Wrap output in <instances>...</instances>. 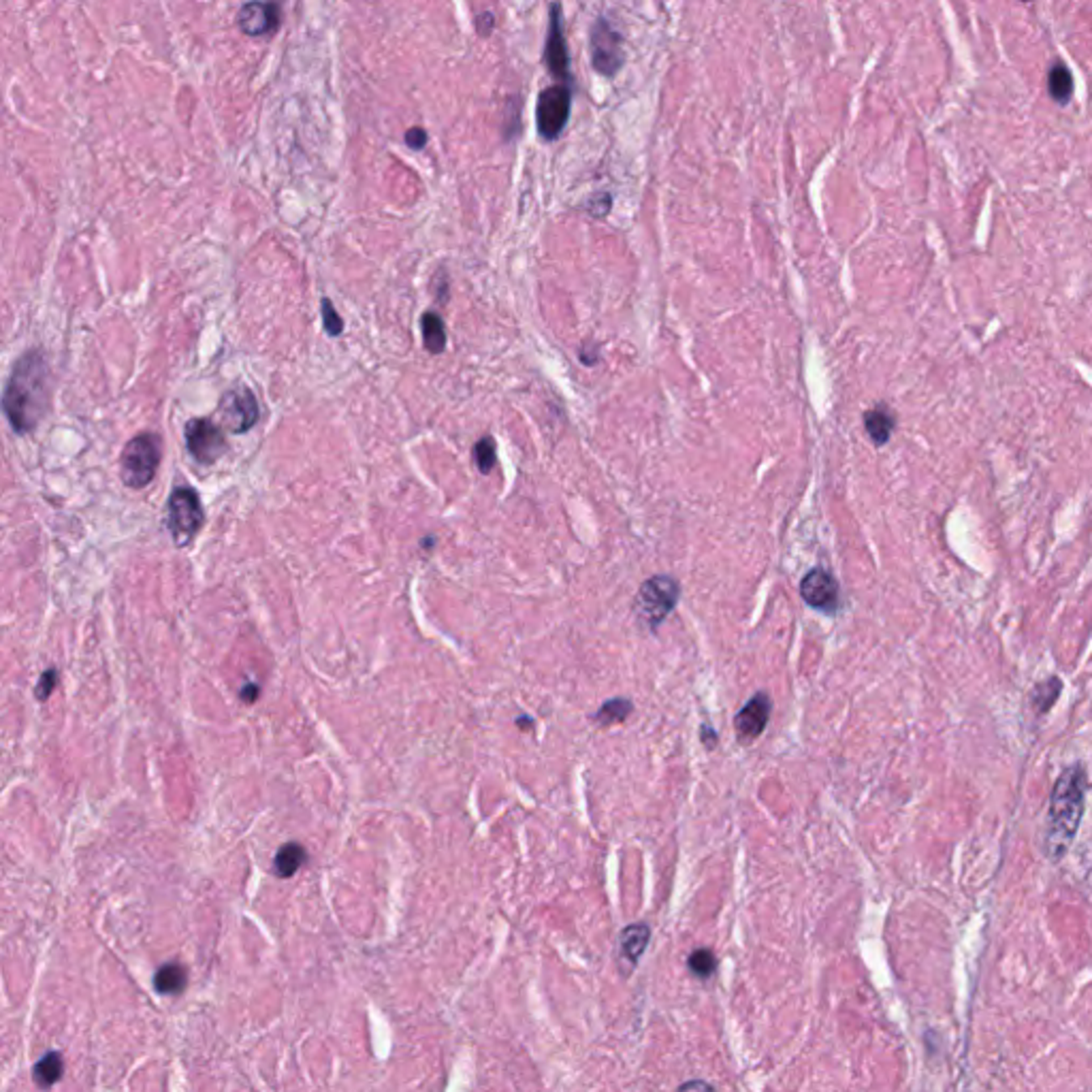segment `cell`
Listing matches in <instances>:
<instances>
[{
  "label": "cell",
  "instance_id": "obj_23",
  "mask_svg": "<svg viewBox=\"0 0 1092 1092\" xmlns=\"http://www.w3.org/2000/svg\"><path fill=\"white\" fill-rule=\"evenodd\" d=\"M474 459H476V465L482 474H489L491 470L496 468L497 461V450H496V440L493 438H482L478 440V444L474 446Z\"/></svg>",
  "mask_w": 1092,
  "mask_h": 1092
},
{
  "label": "cell",
  "instance_id": "obj_21",
  "mask_svg": "<svg viewBox=\"0 0 1092 1092\" xmlns=\"http://www.w3.org/2000/svg\"><path fill=\"white\" fill-rule=\"evenodd\" d=\"M1060 687H1063V683H1060V679H1056V676L1043 680V683H1039V685L1035 687V691H1032V706H1035L1037 713H1046V711H1050L1052 704H1054L1056 698L1060 696Z\"/></svg>",
  "mask_w": 1092,
  "mask_h": 1092
},
{
  "label": "cell",
  "instance_id": "obj_20",
  "mask_svg": "<svg viewBox=\"0 0 1092 1092\" xmlns=\"http://www.w3.org/2000/svg\"><path fill=\"white\" fill-rule=\"evenodd\" d=\"M62 1058L58 1052H50V1054L43 1056L37 1064H34L33 1069V1078L37 1082V1086L41 1088H50L60 1079L62 1075Z\"/></svg>",
  "mask_w": 1092,
  "mask_h": 1092
},
{
  "label": "cell",
  "instance_id": "obj_10",
  "mask_svg": "<svg viewBox=\"0 0 1092 1092\" xmlns=\"http://www.w3.org/2000/svg\"><path fill=\"white\" fill-rule=\"evenodd\" d=\"M801 596L815 611L834 612L838 608V583L826 570H811L801 580Z\"/></svg>",
  "mask_w": 1092,
  "mask_h": 1092
},
{
  "label": "cell",
  "instance_id": "obj_5",
  "mask_svg": "<svg viewBox=\"0 0 1092 1092\" xmlns=\"http://www.w3.org/2000/svg\"><path fill=\"white\" fill-rule=\"evenodd\" d=\"M203 521V506H201L197 491L190 489V486H180V489L173 491L167 504V525L173 542L177 546L188 544L197 536Z\"/></svg>",
  "mask_w": 1092,
  "mask_h": 1092
},
{
  "label": "cell",
  "instance_id": "obj_15",
  "mask_svg": "<svg viewBox=\"0 0 1092 1092\" xmlns=\"http://www.w3.org/2000/svg\"><path fill=\"white\" fill-rule=\"evenodd\" d=\"M648 937H651V931H648L647 924H632L627 928H623V932H621V956L625 960H630L632 964L638 963V958L648 945Z\"/></svg>",
  "mask_w": 1092,
  "mask_h": 1092
},
{
  "label": "cell",
  "instance_id": "obj_18",
  "mask_svg": "<svg viewBox=\"0 0 1092 1092\" xmlns=\"http://www.w3.org/2000/svg\"><path fill=\"white\" fill-rule=\"evenodd\" d=\"M1047 86H1050V97L1058 105H1067L1074 97V75L1063 62H1054L1047 75Z\"/></svg>",
  "mask_w": 1092,
  "mask_h": 1092
},
{
  "label": "cell",
  "instance_id": "obj_11",
  "mask_svg": "<svg viewBox=\"0 0 1092 1092\" xmlns=\"http://www.w3.org/2000/svg\"><path fill=\"white\" fill-rule=\"evenodd\" d=\"M770 711H773V700H770V696L764 694V691L755 694L734 717V727H736V734H738V741L753 743L755 738L766 730V726H769Z\"/></svg>",
  "mask_w": 1092,
  "mask_h": 1092
},
{
  "label": "cell",
  "instance_id": "obj_29",
  "mask_svg": "<svg viewBox=\"0 0 1092 1092\" xmlns=\"http://www.w3.org/2000/svg\"><path fill=\"white\" fill-rule=\"evenodd\" d=\"M496 29V18L493 13H480L476 18V30L480 37H489L491 30Z\"/></svg>",
  "mask_w": 1092,
  "mask_h": 1092
},
{
  "label": "cell",
  "instance_id": "obj_3",
  "mask_svg": "<svg viewBox=\"0 0 1092 1092\" xmlns=\"http://www.w3.org/2000/svg\"><path fill=\"white\" fill-rule=\"evenodd\" d=\"M158 463H160V438L148 431L134 435L120 459L122 480L130 489H144L152 482Z\"/></svg>",
  "mask_w": 1092,
  "mask_h": 1092
},
{
  "label": "cell",
  "instance_id": "obj_27",
  "mask_svg": "<svg viewBox=\"0 0 1092 1092\" xmlns=\"http://www.w3.org/2000/svg\"><path fill=\"white\" fill-rule=\"evenodd\" d=\"M611 201H612V197L608 195V192H597V195H593L591 199H589L587 209L596 218H602V216H606L608 209H611Z\"/></svg>",
  "mask_w": 1092,
  "mask_h": 1092
},
{
  "label": "cell",
  "instance_id": "obj_2",
  "mask_svg": "<svg viewBox=\"0 0 1092 1092\" xmlns=\"http://www.w3.org/2000/svg\"><path fill=\"white\" fill-rule=\"evenodd\" d=\"M1086 785V773L1079 764H1074L1060 774L1052 790L1047 830L1043 838V848L1052 860H1060L1069 852L1074 837L1078 834V826L1084 815Z\"/></svg>",
  "mask_w": 1092,
  "mask_h": 1092
},
{
  "label": "cell",
  "instance_id": "obj_28",
  "mask_svg": "<svg viewBox=\"0 0 1092 1092\" xmlns=\"http://www.w3.org/2000/svg\"><path fill=\"white\" fill-rule=\"evenodd\" d=\"M406 145L412 150H423L427 145V133L421 126H412L406 133Z\"/></svg>",
  "mask_w": 1092,
  "mask_h": 1092
},
{
  "label": "cell",
  "instance_id": "obj_16",
  "mask_svg": "<svg viewBox=\"0 0 1092 1092\" xmlns=\"http://www.w3.org/2000/svg\"><path fill=\"white\" fill-rule=\"evenodd\" d=\"M186 984H188V971L180 963L165 964V967L158 969L156 977H154V986L160 995H180V992H184Z\"/></svg>",
  "mask_w": 1092,
  "mask_h": 1092
},
{
  "label": "cell",
  "instance_id": "obj_9",
  "mask_svg": "<svg viewBox=\"0 0 1092 1092\" xmlns=\"http://www.w3.org/2000/svg\"><path fill=\"white\" fill-rule=\"evenodd\" d=\"M186 446L197 461L209 465L227 453V438L209 418H192L186 425Z\"/></svg>",
  "mask_w": 1092,
  "mask_h": 1092
},
{
  "label": "cell",
  "instance_id": "obj_4",
  "mask_svg": "<svg viewBox=\"0 0 1092 1092\" xmlns=\"http://www.w3.org/2000/svg\"><path fill=\"white\" fill-rule=\"evenodd\" d=\"M680 597L679 583L672 576H653L643 583L636 596V615L647 627L655 630L675 611Z\"/></svg>",
  "mask_w": 1092,
  "mask_h": 1092
},
{
  "label": "cell",
  "instance_id": "obj_6",
  "mask_svg": "<svg viewBox=\"0 0 1092 1092\" xmlns=\"http://www.w3.org/2000/svg\"><path fill=\"white\" fill-rule=\"evenodd\" d=\"M570 109H572L570 86H549L538 94L536 124L542 139L553 141L559 137L570 120Z\"/></svg>",
  "mask_w": 1092,
  "mask_h": 1092
},
{
  "label": "cell",
  "instance_id": "obj_31",
  "mask_svg": "<svg viewBox=\"0 0 1092 1092\" xmlns=\"http://www.w3.org/2000/svg\"><path fill=\"white\" fill-rule=\"evenodd\" d=\"M256 696H259V687H255V685L244 687V691H241V698L248 700V702H252V700H255Z\"/></svg>",
  "mask_w": 1092,
  "mask_h": 1092
},
{
  "label": "cell",
  "instance_id": "obj_24",
  "mask_svg": "<svg viewBox=\"0 0 1092 1092\" xmlns=\"http://www.w3.org/2000/svg\"><path fill=\"white\" fill-rule=\"evenodd\" d=\"M715 967H717V960H715L711 949H696V952L691 953L690 969L698 977H711L713 975Z\"/></svg>",
  "mask_w": 1092,
  "mask_h": 1092
},
{
  "label": "cell",
  "instance_id": "obj_1",
  "mask_svg": "<svg viewBox=\"0 0 1092 1092\" xmlns=\"http://www.w3.org/2000/svg\"><path fill=\"white\" fill-rule=\"evenodd\" d=\"M50 406V367L41 352H26L13 367L5 395L3 410L15 431L26 433L34 429Z\"/></svg>",
  "mask_w": 1092,
  "mask_h": 1092
},
{
  "label": "cell",
  "instance_id": "obj_7",
  "mask_svg": "<svg viewBox=\"0 0 1092 1092\" xmlns=\"http://www.w3.org/2000/svg\"><path fill=\"white\" fill-rule=\"evenodd\" d=\"M589 47H591V65L597 73L606 75V77L619 73L625 60L623 37L612 29L608 19L600 18L593 24L591 34H589Z\"/></svg>",
  "mask_w": 1092,
  "mask_h": 1092
},
{
  "label": "cell",
  "instance_id": "obj_30",
  "mask_svg": "<svg viewBox=\"0 0 1092 1092\" xmlns=\"http://www.w3.org/2000/svg\"><path fill=\"white\" fill-rule=\"evenodd\" d=\"M679 1092H715V1090L708 1086L706 1082H702V1079H691V1082L683 1084V1086L679 1088Z\"/></svg>",
  "mask_w": 1092,
  "mask_h": 1092
},
{
  "label": "cell",
  "instance_id": "obj_14",
  "mask_svg": "<svg viewBox=\"0 0 1092 1092\" xmlns=\"http://www.w3.org/2000/svg\"><path fill=\"white\" fill-rule=\"evenodd\" d=\"M864 427L870 440L875 442V446L888 444L894 431V414L885 406L873 407V410H869L864 414Z\"/></svg>",
  "mask_w": 1092,
  "mask_h": 1092
},
{
  "label": "cell",
  "instance_id": "obj_13",
  "mask_svg": "<svg viewBox=\"0 0 1092 1092\" xmlns=\"http://www.w3.org/2000/svg\"><path fill=\"white\" fill-rule=\"evenodd\" d=\"M546 65L555 77L570 79V56L565 45L564 29H561V7L551 5V22H549V39H546Z\"/></svg>",
  "mask_w": 1092,
  "mask_h": 1092
},
{
  "label": "cell",
  "instance_id": "obj_26",
  "mask_svg": "<svg viewBox=\"0 0 1092 1092\" xmlns=\"http://www.w3.org/2000/svg\"><path fill=\"white\" fill-rule=\"evenodd\" d=\"M56 680H58V675H56V670H54V668H50V670L43 672L41 680H39V685L34 687V696H37V698L41 700V702H43V700L50 698L51 691H54V687H56Z\"/></svg>",
  "mask_w": 1092,
  "mask_h": 1092
},
{
  "label": "cell",
  "instance_id": "obj_22",
  "mask_svg": "<svg viewBox=\"0 0 1092 1092\" xmlns=\"http://www.w3.org/2000/svg\"><path fill=\"white\" fill-rule=\"evenodd\" d=\"M632 708L634 706H632L630 700H623V698L608 700V702L597 711L596 722H600L602 726H612V723L623 722V719L632 713Z\"/></svg>",
  "mask_w": 1092,
  "mask_h": 1092
},
{
  "label": "cell",
  "instance_id": "obj_19",
  "mask_svg": "<svg viewBox=\"0 0 1092 1092\" xmlns=\"http://www.w3.org/2000/svg\"><path fill=\"white\" fill-rule=\"evenodd\" d=\"M421 333H423V344L429 352L438 354L446 348V327L444 320L440 318V314H435V312H425L421 318Z\"/></svg>",
  "mask_w": 1092,
  "mask_h": 1092
},
{
  "label": "cell",
  "instance_id": "obj_25",
  "mask_svg": "<svg viewBox=\"0 0 1092 1092\" xmlns=\"http://www.w3.org/2000/svg\"><path fill=\"white\" fill-rule=\"evenodd\" d=\"M323 323L329 335H339L344 331L342 316L338 314V310H335V306L329 299H323Z\"/></svg>",
  "mask_w": 1092,
  "mask_h": 1092
},
{
  "label": "cell",
  "instance_id": "obj_8",
  "mask_svg": "<svg viewBox=\"0 0 1092 1092\" xmlns=\"http://www.w3.org/2000/svg\"><path fill=\"white\" fill-rule=\"evenodd\" d=\"M218 412L223 417L224 427L231 429L233 433H244V431L252 429L260 418L259 402H256L255 393L245 386L227 391L220 399Z\"/></svg>",
  "mask_w": 1092,
  "mask_h": 1092
},
{
  "label": "cell",
  "instance_id": "obj_12",
  "mask_svg": "<svg viewBox=\"0 0 1092 1092\" xmlns=\"http://www.w3.org/2000/svg\"><path fill=\"white\" fill-rule=\"evenodd\" d=\"M241 33L248 37H265L278 30L280 26V7L273 3H248L239 9L237 15Z\"/></svg>",
  "mask_w": 1092,
  "mask_h": 1092
},
{
  "label": "cell",
  "instance_id": "obj_17",
  "mask_svg": "<svg viewBox=\"0 0 1092 1092\" xmlns=\"http://www.w3.org/2000/svg\"><path fill=\"white\" fill-rule=\"evenodd\" d=\"M307 860V853L303 849V845L299 843H286L282 848L278 849L276 853V860H273V866H276V873H278L282 879H288L297 873V870L302 869L303 862Z\"/></svg>",
  "mask_w": 1092,
  "mask_h": 1092
}]
</instances>
